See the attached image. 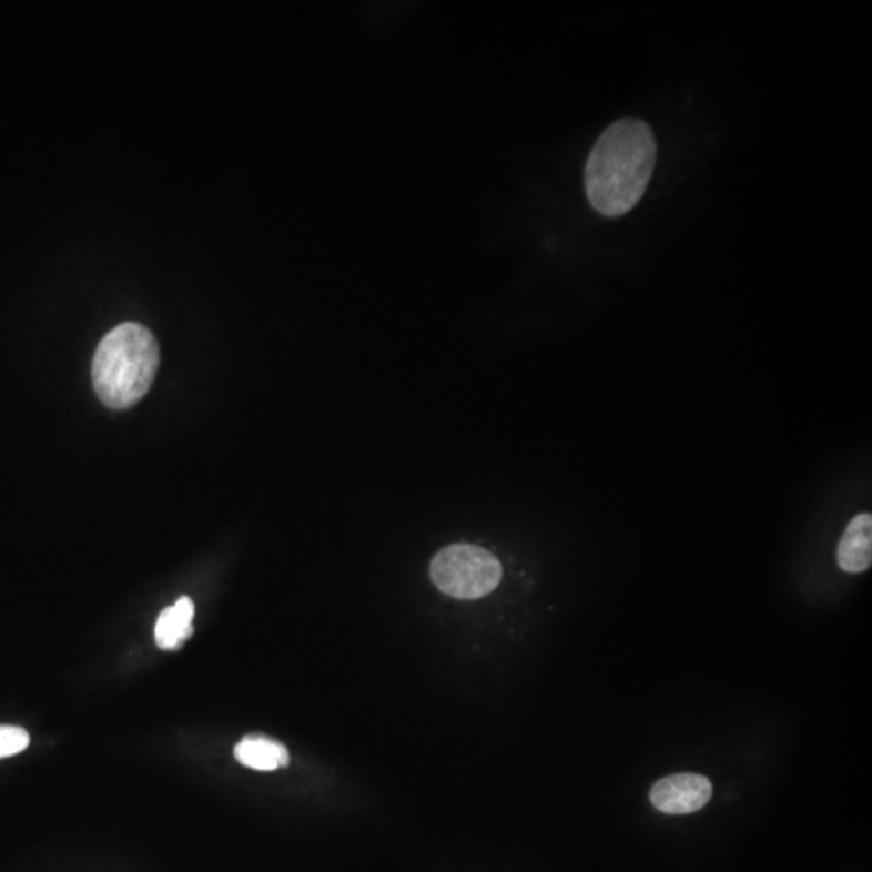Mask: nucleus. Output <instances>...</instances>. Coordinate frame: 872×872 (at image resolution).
Returning a JSON list of instances; mask_svg holds the SVG:
<instances>
[{
	"instance_id": "nucleus-1",
	"label": "nucleus",
	"mask_w": 872,
	"mask_h": 872,
	"mask_svg": "<svg viewBox=\"0 0 872 872\" xmlns=\"http://www.w3.org/2000/svg\"><path fill=\"white\" fill-rule=\"evenodd\" d=\"M656 165L653 131L626 119L608 128L585 166V190L598 214L620 217L643 197Z\"/></svg>"
},
{
	"instance_id": "nucleus-2",
	"label": "nucleus",
	"mask_w": 872,
	"mask_h": 872,
	"mask_svg": "<svg viewBox=\"0 0 872 872\" xmlns=\"http://www.w3.org/2000/svg\"><path fill=\"white\" fill-rule=\"evenodd\" d=\"M161 365L158 339L144 325L126 322L110 329L92 361V385L110 409L143 399Z\"/></svg>"
},
{
	"instance_id": "nucleus-3",
	"label": "nucleus",
	"mask_w": 872,
	"mask_h": 872,
	"mask_svg": "<svg viewBox=\"0 0 872 872\" xmlns=\"http://www.w3.org/2000/svg\"><path fill=\"white\" fill-rule=\"evenodd\" d=\"M430 577L442 594L456 600H478L490 595L503 577L499 559L474 544H452L430 562Z\"/></svg>"
},
{
	"instance_id": "nucleus-4",
	"label": "nucleus",
	"mask_w": 872,
	"mask_h": 872,
	"mask_svg": "<svg viewBox=\"0 0 872 872\" xmlns=\"http://www.w3.org/2000/svg\"><path fill=\"white\" fill-rule=\"evenodd\" d=\"M712 797V785L701 774H673L651 787L650 800L656 810L665 814H691L707 807Z\"/></svg>"
},
{
	"instance_id": "nucleus-5",
	"label": "nucleus",
	"mask_w": 872,
	"mask_h": 872,
	"mask_svg": "<svg viewBox=\"0 0 872 872\" xmlns=\"http://www.w3.org/2000/svg\"><path fill=\"white\" fill-rule=\"evenodd\" d=\"M836 562L849 574L866 572L872 562V516L858 514L846 526L836 548Z\"/></svg>"
},
{
	"instance_id": "nucleus-6",
	"label": "nucleus",
	"mask_w": 872,
	"mask_h": 872,
	"mask_svg": "<svg viewBox=\"0 0 872 872\" xmlns=\"http://www.w3.org/2000/svg\"><path fill=\"white\" fill-rule=\"evenodd\" d=\"M194 602L182 597L159 616L155 623V643L162 650H176L193 636Z\"/></svg>"
},
{
	"instance_id": "nucleus-7",
	"label": "nucleus",
	"mask_w": 872,
	"mask_h": 872,
	"mask_svg": "<svg viewBox=\"0 0 872 872\" xmlns=\"http://www.w3.org/2000/svg\"><path fill=\"white\" fill-rule=\"evenodd\" d=\"M235 758L255 771H275L290 763V753L282 743L264 736H247L235 747Z\"/></svg>"
},
{
	"instance_id": "nucleus-8",
	"label": "nucleus",
	"mask_w": 872,
	"mask_h": 872,
	"mask_svg": "<svg viewBox=\"0 0 872 872\" xmlns=\"http://www.w3.org/2000/svg\"><path fill=\"white\" fill-rule=\"evenodd\" d=\"M30 742V733L23 727L0 724V760L21 753Z\"/></svg>"
}]
</instances>
